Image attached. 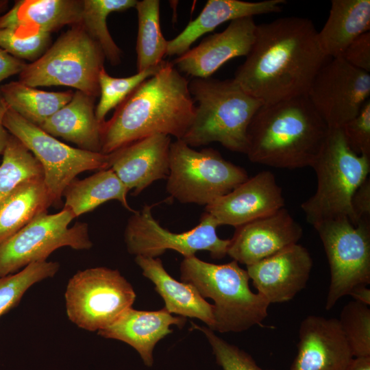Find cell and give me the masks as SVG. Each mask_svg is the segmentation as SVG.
Instances as JSON below:
<instances>
[{
  "label": "cell",
  "instance_id": "obj_1",
  "mask_svg": "<svg viewBox=\"0 0 370 370\" xmlns=\"http://www.w3.org/2000/svg\"><path fill=\"white\" fill-rule=\"evenodd\" d=\"M328 60L309 18L286 16L256 25L252 47L233 79L262 104L306 95Z\"/></svg>",
  "mask_w": 370,
  "mask_h": 370
},
{
  "label": "cell",
  "instance_id": "obj_2",
  "mask_svg": "<svg viewBox=\"0 0 370 370\" xmlns=\"http://www.w3.org/2000/svg\"><path fill=\"white\" fill-rule=\"evenodd\" d=\"M189 80L166 62L139 84L101 125V153L109 154L148 136L164 134L181 140L195 111Z\"/></svg>",
  "mask_w": 370,
  "mask_h": 370
},
{
  "label": "cell",
  "instance_id": "obj_3",
  "mask_svg": "<svg viewBox=\"0 0 370 370\" xmlns=\"http://www.w3.org/2000/svg\"><path fill=\"white\" fill-rule=\"evenodd\" d=\"M328 132L306 95L262 104L247 129L245 154L278 169L311 167Z\"/></svg>",
  "mask_w": 370,
  "mask_h": 370
},
{
  "label": "cell",
  "instance_id": "obj_4",
  "mask_svg": "<svg viewBox=\"0 0 370 370\" xmlns=\"http://www.w3.org/2000/svg\"><path fill=\"white\" fill-rule=\"evenodd\" d=\"M188 87L197 105L181 140L190 147L219 143L231 151L245 154L247 129L262 104L233 79L193 77Z\"/></svg>",
  "mask_w": 370,
  "mask_h": 370
},
{
  "label": "cell",
  "instance_id": "obj_5",
  "mask_svg": "<svg viewBox=\"0 0 370 370\" xmlns=\"http://www.w3.org/2000/svg\"><path fill=\"white\" fill-rule=\"evenodd\" d=\"M180 271L182 282L214 301L212 331L243 332L261 325L267 317L269 302L250 289L247 271L236 261L217 264L194 256L184 258Z\"/></svg>",
  "mask_w": 370,
  "mask_h": 370
},
{
  "label": "cell",
  "instance_id": "obj_6",
  "mask_svg": "<svg viewBox=\"0 0 370 370\" xmlns=\"http://www.w3.org/2000/svg\"><path fill=\"white\" fill-rule=\"evenodd\" d=\"M311 167L317 183L315 193L301 205L306 221L312 226L341 217L351 221L352 199L368 178L370 158L349 148L341 127L332 128Z\"/></svg>",
  "mask_w": 370,
  "mask_h": 370
},
{
  "label": "cell",
  "instance_id": "obj_7",
  "mask_svg": "<svg viewBox=\"0 0 370 370\" xmlns=\"http://www.w3.org/2000/svg\"><path fill=\"white\" fill-rule=\"evenodd\" d=\"M105 56L81 24L71 26L38 60L27 64L18 81L37 86H63L96 99Z\"/></svg>",
  "mask_w": 370,
  "mask_h": 370
},
{
  "label": "cell",
  "instance_id": "obj_8",
  "mask_svg": "<svg viewBox=\"0 0 370 370\" xmlns=\"http://www.w3.org/2000/svg\"><path fill=\"white\" fill-rule=\"evenodd\" d=\"M248 178L243 167L226 160L214 149L197 151L182 140L171 144L166 189L180 203L206 206Z\"/></svg>",
  "mask_w": 370,
  "mask_h": 370
},
{
  "label": "cell",
  "instance_id": "obj_9",
  "mask_svg": "<svg viewBox=\"0 0 370 370\" xmlns=\"http://www.w3.org/2000/svg\"><path fill=\"white\" fill-rule=\"evenodd\" d=\"M64 295L69 319L91 332L113 323L132 307L136 297L118 270L103 267L77 271L69 280Z\"/></svg>",
  "mask_w": 370,
  "mask_h": 370
},
{
  "label": "cell",
  "instance_id": "obj_10",
  "mask_svg": "<svg viewBox=\"0 0 370 370\" xmlns=\"http://www.w3.org/2000/svg\"><path fill=\"white\" fill-rule=\"evenodd\" d=\"M3 123L40 162L45 185L58 205L63 193L77 175L86 171L110 168L111 153L91 152L71 147L28 121L10 108Z\"/></svg>",
  "mask_w": 370,
  "mask_h": 370
},
{
  "label": "cell",
  "instance_id": "obj_11",
  "mask_svg": "<svg viewBox=\"0 0 370 370\" xmlns=\"http://www.w3.org/2000/svg\"><path fill=\"white\" fill-rule=\"evenodd\" d=\"M76 218L64 206L56 214L42 213L15 234L0 243V277L15 273L27 265L47 261L62 247L86 250L92 247L86 223H70Z\"/></svg>",
  "mask_w": 370,
  "mask_h": 370
},
{
  "label": "cell",
  "instance_id": "obj_12",
  "mask_svg": "<svg viewBox=\"0 0 370 370\" xmlns=\"http://www.w3.org/2000/svg\"><path fill=\"white\" fill-rule=\"evenodd\" d=\"M324 247L330 270L325 308L359 285L370 284V223L354 225L347 217L313 226Z\"/></svg>",
  "mask_w": 370,
  "mask_h": 370
},
{
  "label": "cell",
  "instance_id": "obj_13",
  "mask_svg": "<svg viewBox=\"0 0 370 370\" xmlns=\"http://www.w3.org/2000/svg\"><path fill=\"white\" fill-rule=\"evenodd\" d=\"M153 206L145 205L128 219L124 231L127 251L135 256L158 258L166 250H174L184 258L195 256L199 251H208L214 259L227 255L230 239H222L217 234L219 225L204 212L199 224L193 229L175 233L162 227L153 217Z\"/></svg>",
  "mask_w": 370,
  "mask_h": 370
},
{
  "label": "cell",
  "instance_id": "obj_14",
  "mask_svg": "<svg viewBox=\"0 0 370 370\" xmlns=\"http://www.w3.org/2000/svg\"><path fill=\"white\" fill-rule=\"evenodd\" d=\"M306 94L329 129L341 127L354 118L370 96V74L343 57L328 58Z\"/></svg>",
  "mask_w": 370,
  "mask_h": 370
},
{
  "label": "cell",
  "instance_id": "obj_15",
  "mask_svg": "<svg viewBox=\"0 0 370 370\" xmlns=\"http://www.w3.org/2000/svg\"><path fill=\"white\" fill-rule=\"evenodd\" d=\"M284 204L282 188L274 174L262 171L206 206L205 212L219 226L236 228L275 212L284 208Z\"/></svg>",
  "mask_w": 370,
  "mask_h": 370
},
{
  "label": "cell",
  "instance_id": "obj_16",
  "mask_svg": "<svg viewBox=\"0 0 370 370\" xmlns=\"http://www.w3.org/2000/svg\"><path fill=\"white\" fill-rule=\"evenodd\" d=\"M302 235L301 226L284 207L236 227L227 255L249 266L297 243Z\"/></svg>",
  "mask_w": 370,
  "mask_h": 370
},
{
  "label": "cell",
  "instance_id": "obj_17",
  "mask_svg": "<svg viewBox=\"0 0 370 370\" xmlns=\"http://www.w3.org/2000/svg\"><path fill=\"white\" fill-rule=\"evenodd\" d=\"M313 262L306 248L296 243L247 266L254 286L269 304L293 299L308 281Z\"/></svg>",
  "mask_w": 370,
  "mask_h": 370
},
{
  "label": "cell",
  "instance_id": "obj_18",
  "mask_svg": "<svg viewBox=\"0 0 370 370\" xmlns=\"http://www.w3.org/2000/svg\"><path fill=\"white\" fill-rule=\"evenodd\" d=\"M256 25L253 17L233 20L223 32L206 37L171 63L180 73L197 78L210 77L230 60L247 56Z\"/></svg>",
  "mask_w": 370,
  "mask_h": 370
},
{
  "label": "cell",
  "instance_id": "obj_19",
  "mask_svg": "<svg viewBox=\"0 0 370 370\" xmlns=\"http://www.w3.org/2000/svg\"><path fill=\"white\" fill-rule=\"evenodd\" d=\"M299 339L290 370H347L354 358L337 319L306 317Z\"/></svg>",
  "mask_w": 370,
  "mask_h": 370
},
{
  "label": "cell",
  "instance_id": "obj_20",
  "mask_svg": "<svg viewBox=\"0 0 370 370\" xmlns=\"http://www.w3.org/2000/svg\"><path fill=\"white\" fill-rule=\"evenodd\" d=\"M171 137L157 134L129 144L111 153L110 168L132 195L137 196L169 173Z\"/></svg>",
  "mask_w": 370,
  "mask_h": 370
},
{
  "label": "cell",
  "instance_id": "obj_21",
  "mask_svg": "<svg viewBox=\"0 0 370 370\" xmlns=\"http://www.w3.org/2000/svg\"><path fill=\"white\" fill-rule=\"evenodd\" d=\"M186 321L185 317L173 316L164 308L156 311H145L131 307L97 334L103 338L128 344L138 353L144 365L151 367L156 345L172 333L171 325L182 328Z\"/></svg>",
  "mask_w": 370,
  "mask_h": 370
},
{
  "label": "cell",
  "instance_id": "obj_22",
  "mask_svg": "<svg viewBox=\"0 0 370 370\" xmlns=\"http://www.w3.org/2000/svg\"><path fill=\"white\" fill-rule=\"evenodd\" d=\"M286 2L285 0H264L258 2L208 0L197 17L190 21L175 38L168 40L166 56L182 55L190 49V46L199 38L227 21L279 12Z\"/></svg>",
  "mask_w": 370,
  "mask_h": 370
},
{
  "label": "cell",
  "instance_id": "obj_23",
  "mask_svg": "<svg viewBox=\"0 0 370 370\" xmlns=\"http://www.w3.org/2000/svg\"><path fill=\"white\" fill-rule=\"evenodd\" d=\"M134 260L143 275L154 284L156 291L164 301V308L169 313L198 319L212 328L214 306L193 285L171 277L159 258L135 256Z\"/></svg>",
  "mask_w": 370,
  "mask_h": 370
},
{
  "label": "cell",
  "instance_id": "obj_24",
  "mask_svg": "<svg viewBox=\"0 0 370 370\" xmlns=\"http://www.w3.org/2000/svg\"><path fill=\"white\" fill-rule=\"evenodd\" d=\"M95 98L74 91L71 100L39 127L53 137L75 144L79 149L101 153V125L95 114Z\"/></svg>",
  "mask_w": 370,
  "mask_h": 370
},
{
  "label": "cell",
  "instance_id": "obj_25",
  "mask_svg": "<svg viewBox=\"0 0 370 370\" xmlns=\"http://www.w3.org/2000/svg\"><path fill=\"white\" fill-rule=\"evenodd\" d=\"M82 0H17L0 16V29L16 28L51 34L80 23Z\"/></svg>",
  "mask_w": 370,
  "mask_h": 370
},
{
  "label": "cell",
  "instance_id": "obj_26",
  "mask_svg": "<svg viewBox=\"0 0 370 370\" xmlns=\"http://www.w3.org/2000/svg\"><path fill=\"white\" fill-rule=\"evenodd\" d=\"M369 30V0H332L328 18L318 32V40L327 58H338L352 41Z\"/></svg>",
  "mask_w": 370,
  "mask_h": 370
},
{
  "label": "cell",
  "instance_id": "obj_27",
  "mask_svg": "<svg viewBox=\"0 0 370 370\" xmlns=\"http://www.w3.org/2000/svg\"><path fill=\"white\" fill-rule=\"evenodd\" d=\"M54 205L45 185L44 175L20 183L0 201V243L5 241L39 214Z\"/></svg>",
  "mask_w": 370,
  "mask_h": 370
},
{
  "label": "cell",
  "instance_id": "obj_28",
  "mask_svg": "<svg viewBox=\"0 0 370 370\" xmlns=\"http://www.w3.org/2000/svg\"><path fill=\"white\" fill-rule=\"evenodd\" d=\"M127 188L111 169H103L82 180L75 178L63 193L64 206L77 217L110 200H116L133 213L127 199Z\"/></svg>",
  "mask_w": 370,
  "mask_h": 370
},
{
  "label": "cell",
  "instance_id": "obj_29",
  "mask_svg": "<svg viewBox=\"0 0 370 370\" xmlns=\"http://www.w3.org/2000/svg\"><path fill=\"white\" fill-rule=\"evenodd\" d=\"M0 93L10 109L39 127L71 100L74 91H44L14 81L1 86Z\"/></svg>",
  "mask_w": 370,
  "mask_h": 370
},
{
  "label": "cell",
  "instance_id": "obj_30",
  "mask_svg": "<svg viewBox=\"0 0 370 370\" xmlns=\"http://www.w3.org/2000/svg\"><path fill=\"white\" fill-rule=\"evenodd\" d=\"M160 4L159 0H142L134 7L138 16L137 72L158 66L166 55L168 40L160 28Z\"/></svg>",
  "mask_w": 370,
  "mask_h": 370
},
{
  "label": "cell",
  "instance_id": "obj_31",
  "mask_svg": "<svg viewBox=\"0 0 370 370\" xmlns=\"http://www.w3.org/2000/svg\"><path fill=\"white\" fill-rule=\"evenodd\" d=\"M137 0H82L79 24L99 45L105 58L116 66L121 62L122 51L109 32L107 17L113 12L134 8Z\"/></svg>",
  "mask_w": 370,
  "mask_h": 370
},
{
  "label": "cell",
  "instance_id": "obj_32",
  "mask_svg": "<svg viewBox=\"0 0 370 370\" xmlns=\"http://www.w3.org/2000/svg\"><path fill=\"white\" fill-rule=\"evenodd\" d=\"M0 164V201L20 183L43 175L42 168L32 153L10 134Z\"/></svg>",
  "mask_w": 370,
  "mask_h": 370
},
{
  "label": "cell",
  "instance_id": "obj_33",
  "mask_svg": "<svg viewBox=\"0 0 370 370\" xmlns=\"http://www.w3.org/2000/svg\"><path fill=\"white\" fill-rule=\"evenodd\" d=\"M59 269L58 262H38L15 273L0 277V317L15 307L30 287L53 277Z\"/></svg>",
  "mask_w": 370,
  "mask_h": 370
},
{
  "label": "cell",
  "instance_id": "obj_34",
  "mask_svg": "<svg viewBox=\"0 0 370 370\" xmlns=\"http://www.w3.org/2000/svg\"><path fill=\"white\" fill-rule=\"evenodd\" d=\"M165 62L127 77H112L103 67L99 75L100 99L95 109L98 122L103 124L112 109L116 108L143 82L156 74Z\"/></svg>",
  "mask_w": 370,
  "mask_h": 370
},
{
  "label": "cell",
  "instance_id": "obj_35",
  "mask_svg": "<svg viewBox=\"0 0 370 370\" xmlns=\"http://www.w3.org/2000/svg\"><path fill=\"white\" fill-rule=\"evenodd\" d=\"M369 306L351 301L344 306L338 319L354 357L370 356Z\"/></svg>",
  "mask_w": 370,
  "mask_h": 370
},
{
  "label": "cell",
  "instance_id": "obj_36",
  "mask_svg": "<svg viewBox=\"0 0 370 370\" xmlns=\"http://www.w3.org/2000/svg\"><path fill=\"white\" fill-rule=\"evenodd\" d=\"M48 32L16 28L0 29V47L12 56L32 62L38 60L51 45Z\"/></svg>",
  "mask_w": 370,
  "mask_h": 370
},
{
  "label": "cell",
  "instance_id": "obj_37",
  "mask_svg": "<svg viewBox=\"0 0 370 370\" xmlns=\"http://www.w3.org/2000/svg\"><path fill=\"white\" fill-rule=\"evenodd\" d=\"M193 326L205 335L217 363L222 370H265L258 366L249 354L237 346L227 343L209 328L194 323Z\"/></svg>",
  "mask_w": 370,
  "mask_h": 370
},
{
  "label": "cell",
  "instance_id": "obj_38",
  "mask_svg": "<svg viewBox=\"0 0 370 370\" xmlns=\"http://www.w3.org/2000/svg\"><path fill=\"white\" fill-rule=\"evenodd\" d=\"M341 129L349 148L358 155L370 158V99Z\"/></svg>",
  "mask_w": 370,
  "mask_h": 370
},
{
  "label": "cell",
  "instance_id": "obj_39",
  "mask_svg": "<svg viewBox=\"0 0 370 370\" xmlns=\"http://www.w3.org/2000/svg\"><path fill=\"white\" fill-rule=\"evenodd\" d=\"M352 66L362 71H370V31L352 41L342 56Z\"/></svg>",
  "mask_w": 370,
  "mask_h": 370
},
{
  "label": "cell",
  "instance_id": "obj_40",
  "mask_svg": "<svg viewBox=\"0 0 370 370\" xmlns=\"http://www.w3.org/2000/svg\"><path fill=\"white\" fill-rule=\"evenodd\" d=\"M351 222L356 225L360 223H370V180L368 177L356 190L352 201Z\"/></svg>",
  "mask_w": 370,
  "mask_h": 370
},
{
  "label": "cell",
  "instance_id": "obj_41",
  "mask_svg": "<svg viewBox=\"0 0 370 370\" xmlns=\"http://www.w3.org/2000/svg\"><path fill=\"white\" fill-rule=\"evenodd\" d=\"M27 63L0 47V83L5 79L20 74Z\"/></svg>",
  "mask_w": 370,
  "mask_h": 370
},
{
  "label": "cell",
  "instance_id": "obj_42",
  "mask_svg": "<svg viewBox=\"0 0 370 370\" xmlns=\"http://www.w3.org/2000/svg\"><path fill=\"white\" fill-rule=\"evenodd\" d=\"M8 106L0 93V155H3L8 145L10 134L4 127L3 121Z\"/></svg>",
  "mask_w": 370,
  "mask_h": 370
},
{
  "label": "cell",
  "instance_id": "obj_43",
  "mask_svg": "<svg viewBox=\"0 0 370 370\" xmlns=\"http://www.w3.org/2000/svg\"><path fill=\"white\" fill-rule=\"evenodd\" d=\"M348 295L352 296L356 301L367 306L370 305V289L367 287V285L354 287Z\"/></svg>",
  "mask_w": 370,
  "mask_h": 370
},
{
  "label": "cell",
  "instance_id": "obj_44",
  "mask_svg": "<svg viewBox=\"0 0 370 370\" xmlns=\"http://www.w3.org/2000/svg\"><path fill=\"white\" fill-rule=\"evenodd\" d=\"M347 370H370V356L354 357Z\"/></svg>",
  "mask_w": 370,
  "mask_h": 370
},
{
  "label": "cell",
  "instance_id": "obj_45",
  "mask_svg": "<svg viewBox=\"0 0 370 370\" xmlns=\"http://www.w3.org/2000/svg\"><path fill=\"white\" fill-rule=\"evenodd\" d=\"M8 3V0H0V14L6 10Z\"/></svg>",
  "mask_w": 370,
  "mask_h": 370
}]
</instances>
